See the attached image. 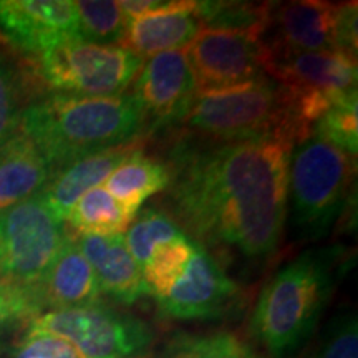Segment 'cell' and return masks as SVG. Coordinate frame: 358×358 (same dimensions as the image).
Masks as SVG:
<instances>
[{"label":"cell","instance_id":"cell-1","mask_svg":"<svg viewBox=\"0 0 358 358\" xmlns=\"http://www.w3.org/2000/svg\"><path fill=\"white\" fill-rule=\"evenodd\" d=\"M292 150L280 138L178 145L169 166V216L208 250L267 261L284 236Z\"/></svg>","mask_w":358,"mask_h":358},{"label":"cell","instance_id":"cell-2","mask_svg":"<svg viewBox=\"0 0 358 358\" xmlns=\"http://www.w3.org/2000/svg\"><path fill=\"white\" fill-rule=\"evenodd\" d=\"M145 129V116L133 93H52L20 111L17 131L37 146L53 173L88 155L134 143Z\"/></svg>","mask_w":358,"mask_h":358},{"label":"cell","instance_id":"cell-3","mask_svg":"<svg viewBox=\"0 0 358 358\" xmlns=\"http://www.w3.org/2000/svg\"><path fill=\"white\" fill-rule=\"evenodd\" d=\"M345 261L337 245L307 249L266 282L249 329L268 358H292L302 350L319 325Z\"/></svg>","mask_w":358,"mask_h":358},{"label":"cell","instance_id":"cell-4","mask_svg":"<svg viewBox=\"0 0 358 358\" xmlns=\"http://www.w3.org/2000/svg\"><path fill=\"white\" fill-rule=\"evenodd\" d=\"M182 124L221 143L280 138L299 145L284 85L262 77L239 87L199 92Z\"/></svg>","mask_w":358,"mask_h":358},{"label":"cell","instance_id":"cell-5","mask_svg":"<svg viewBox=\"0 0 358 358\" xmlns=\"http://www.w3.org/2000/svg\"><path fill=\"white\" fill-rule=\"evenodd\" d=\"M353 159L317 136L294 146L289 163L287 214L295 239L313 243L329 234L350 194L357 169Z\"/></svg>","mask_w":358,"mask_h":358},{"label":"cell","instance_id":"cell-6","mask_svg":"<svg viewBox=\"0 0 358 358\" xmlns=\"http://www.w3.org/2000/svg\"><path fill=\"white\" fill-rule=\"evenodd\" d=\"M35 57L38 75L55 93L82 96L124 93L145 64L122 45H100L80 37L52 45Z\"/></svg>","mask_w":358,"mask_h":358},{"label":"cell","instance_id":"cell-7","mask_svg":"<svg viewBox=\"0 0 358 358\" xmlns=\"http://www.w3.org/2000/svg\"><path fill=\"white\" fill-rule=\"evenodd\" d=\"M27 334L64 338L82 358H140L155 338L146 322L101 301L40 313L29 322Z\"/></svg>","mask_w":358,"mask_h":358},{"label":"cell","instance_id":"cell-8","mask_svg":"<svg viewBox=\"0 0 358 358\" xmlns=\"http://www.w3.org/2000/svg\"><path fill=\"white\" fill-rule=\"evenodd\" d=\"M66 236L38 194L0 213V284L32 285L60 250Z\"/></svg>","mask_w":358,"mask_h":358},{"label":"cell","instance_id":"cell-9","mask_svg":"<svg viewBox=\"0 0 358 358\" xmlns=\"http://www.w3.org/2000/svg\"><path fill=\"white\" fill-rule=\"evenodd\" d=\"M185 52L199 92L239 87L266 77V52L254 34L206 29Z\"/></svg>","mask_w":358,"mask_h":358},{"label":"cell","instance_id":"cell-10","mask_svg":"<svg viewBox=\"0 0 358 358\" xmlns=\"http://www.w3.org/2000/svg\"><path fill=\"white\" fill-rule=\"evenodd\" d=\"M133 96L148 131L182 124L199 93L185 50L163 52L143 64Z\"/></svg>","mask_w":358,"mask_h":358},{"label":"cell","instance_id":"cell-11","mask_svg":"<svg viewBox=\"0 0 358 358\" xmlns=\"http://www.w3.org/2000/svg\"><path fill=\"white\" fill-rule=\"evenodd\" d=\"M239 285L227 275L211 250L194 243V254L171 290L158 301L163 317L174 320H208L234 306Z\"/></svg>","mask_w":358,"mask_h":358},{"label":"cell","instance_id":"cell-12","mask_svg":"<svg viewBox=\"0 0 358 358\" xmlns=\"http://www.w3.org/2000/svg\"><path fill=\"white\" fill-rule=\"evenodd\" d=\"M337 13L338 3L320 0L268 3L266 27L259 35L266 58L297 52H337Z\"/></svg>","mask_w":358,"mask_h":358},{"label":"cell","instance_id":"cell-13","mask_svg":"<svg viewBox=\"0 0 358 358\" xmlns=\"http://www.w3.org/2000/svg\"><path fill=\"white\" fill-rule=\"evenodd\" d=\"M0 27L17 47L34 55L78 37L75 2L0 0Z\"/></svg>","mask_w":358,"mask_h":358},{"label":"cell","instance_id":"cell-14","mask_svg":"<svg viewBox=\"0 0 358 358\" xmlns=\"http://www.w3.org/2000/svg\"><path fill=\"white\" fill-rule=\"evenodd\" d=\"M30 287L40 313L90 306L101 297L95 271L83 256L77 237L69 231L53 262Z\"/></svg>","mask_w":358,"mask_h":358},{"label":"cell","instance_id":"cell-15","mask_svg":"<svg viewBox=\"0 0 358 358\" xmlns=\"http://www.w3.org/2000/svg\"><path fill=\"white\" fill-rule=\"evenodd\" d=\"M264 71L289 88L348 92L357 88V57L342 52H297L268 57Z\"/></svg>","mask_w":358,"mask_h":358},{"label":"cell","instance_id":"cell-16","mask_svg":"<svg viewBox=\"0 0 358 358\" xmlns=\"http://www.w3.org/2000/svg\"><path fill=\"white\" fill-rule=\"evenodd\" d=\"M201 30L203 25L196 15V2L168 0L163 7L128 22L122 47L141 58H151L187 47Z\"/></svg>","mask_w":358,"mask_h":358},{"label":"cell","instance_id":"cell-17","mask_svg":"<svg viewBox=\"0 0 358 358\" xmlns=\"http://www.w3.org/2000/svg\"><path fill=\"white\" fill-rule=\"evenodd\" d=\"M83 256L95 271L101 294L123 306L148 295L143 268L134 261L123 236H77Z\"/></svg>","mask_w":358,"mask_h":358},{"label":"cell","instance_id":"cell-18","mask_svg":"<svg viewBox=\"0 0 358 358\" xmlns=\"http://www.w3.org/2000/svg\"><path fill=\"white\" fill-rule=\"evenodd\" d=\"M140 143L110 148L80 158L50 174V179L38 192L40 199L50 209L58 221L65 222L70 209L82 198L85 192L101 186L106 178L115 171Z\"/></svg>","mask_w":358,"mask_h":358},{"label":"cell","instance_id":"cell-19","mask_svg":"<svg viewBox=\"0 0 358 358\" xmlns=\"http://www.w3.org/2000/svg\"><path fill=\"white\" fill-rule=\"evenodd\" d=\"M50 174L37 146L17 131L0 148V213L38 194Z\"/></svg>","mask_w":358,"mask_h":358},{"label":"cell","instance_id":"cell-20","mask_svg":"<svg viewBox=\"0 0 358 358\" xmlns=\"http://www.w3.org/2000/svg\"><path fill=\"white\" fill-rule=\"evenodd\" d=\"M171 171L163 161L148 156L138 146L127 159L106 178L105 189L120 204L136 216L145 201L168 189Z\"/></svg>","mask_w":358,"mask_h":358},{"label":"cell","instance_id":"cell-21","mask_svg":"<svg viewBox=\"0 0 358 358\" xmlns=\"http://www.w3.org/2000/svg\"><path fill=\"white\" fill-rule=\"evenodd\" d=\"M134 214L116 201L103 186L93 187L75 203L65 221L77 236H122Z\"/></svg>","mask_w":358,"mask_h":358},{"label":"cell","instance_id":"cell-22","mask_svg":"<svg viewBox=\"0 0 358 358\" xmlns=\"http://www.w3.org/2000/svg\"><path fill=\"white\" fill-rule=\"evenodd\" d=\"M185 236L187 234L182 232L179 224L164 209L150 206L134 216L127 231L124 243L134 261L143 268L158 245L171 243Z\"/></svg>","mask_w":358,"mask_h":358},{"label":"cell","instance_id":"cell-23","mask_svg":"<svg viewBox=\"0 0 358 358\" xmlns=\"http://www.w3.org/2000/svg\"><path fill=\"white\" fill-rule=\"evenodd\" d=\"M192 254H194V241L189 236L158 245L143 266L148 295H153L156 301L164 297L182 275Z\"/></svg>","mask_w":358,"mask_h":358},{"label":"cell","instance_id":"cell-24","mask_svg":"<svg viewBox=\"0 0 358 358\" xmlns=\"http://www.w3.org/2000/svg\"><path fill=\"white\" fill-rule=\"evenodd\" d=\"M163 358H264L234 332L181 335L164 350Z\"/></svg>","mask_w":358,"mask_h":358},{"label":"cell","instance_id":"cell-25","mask_svg":"<svg viewBox=\"0 0 358 358\" xmlns=\"http://www.w3.org/2000/svg\"><path fill=\"white\" fill-rule=\"evenodd\" d=\"M268 3L196 2L201 25L213 30H237L261 35L267 22Z\"/></svg>","mask_w":358,"mask_h":358},{"label":"cell","instance_id":"cell-26","mask_svg":"<svg viewBox=\"0 0 358 358\" xmlns=\"http://www.w3.org/2000/svg\"><path fill=\"white\" fill-rule=\"evenodd\" d=\"M357 88L342 93L312 127L310 136L322 138L355 158L358 151Z\"/></svg>","mask_w":358,"mask_h":358},{"label":"cell","instance_id":"cell-27","mask_svg":"<svg viewBox=\"0 0 358 358\" xmlns=\"http://www.w3.org/2000/svg\"><path fill=\"white\" fill-rule=\"evenodd\" d=\"M75 12L80 38L100 45L122 43L128 20L118 2L83 0L75 2Z\"/></svg>","mask_w":358,"mask_h":358},{"label":"cell","instance_id":"cell-28","mask_svg":"<svg viewBox=\"0 0 358 358\" xmlns=\"http://www.w3.org/2000/svg\"><path fill=\"white\" fill-rule=\"evenodd\" d=\"M307 358H358L357 313L348 310L334 317Z\"/></svg>","mask_w":358,"mask_h":358},{"label":"cell","instance_id":"cell-29","mask_svg":"<svg viewBox=\"0 0 358 358\" xmlns=\"http://www.w3.org/2000/svg\"><path fill=\"white\" fill-rule=\"evenodd\" d=\"M40 308L30 285L0 284V335L12 325L32 320Z\"/></svg>","mask_w":358,"mask_h":358},{"label":"cell","instance_id":"cell-30","mask_svg":"<svg viewBox=\"0 0 358 358\" xmlns=\"http://www.w3.org/2000/svg\"><path fill=\"white\" fill-rule=\"evenodd\" d=\"M19 87L10 66L0 58V148L19 128Z\"/></svg>","mask_w":358,"mask_h":358},{"label":"cell","instance_id":"cell-31","mask_svg":"<svg viewBox=\"0 0 358 358\" xmlns=\"http://www.w3.org/2000/svg\"><path fill=\"white\" fill-rule=\"evenodd\" d=\"M17 355L35 358H82L66 340L48 334H27Z\"/></svg>","mask_w":358,"mask_h":358},{"label":"cell","instance_id":"cell-32","mask_svg":"<svg viewBox=\"0 0 358 358\" xmlns=\"http://www.w3.org/2000/svg\"><path fill=\"white\" fill-rule=\"evenodd\" d=\"M357 2L338 3L337 13V52L357 57V19H358Z\"/></svg>","mask_w":358,"mask_h":358},{"label":"cell","instance_id":"cell-33","mask_svg":"<svg viewBox=\"0 0 358 358\" xmlns=\"http://www.w3.org/2000/svg\"><path fill=\"white\" fill-rule=\"evenodd\" d=\"M166 2L164 0H123V2H118V6L122 8L123 15L129 22L141 15H146V13L153 12L156 8L163 7Z\"/></svg>","mask_w":358,"mask_h":358},{"label":"cell","instance_id":"cell-34","mask_svg":"<svg viewBox=\"0 0 358 358\" xmlns=\"http://www.w3.org/2000/svg\"><path fill=\"white\" fill-rule=\"evenodd\" d=\"M15 358H35V357H29V355H17Z\"/></svg>","mask_w":358,"mask_h":358}]
</instances>
